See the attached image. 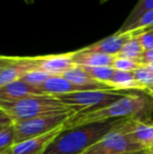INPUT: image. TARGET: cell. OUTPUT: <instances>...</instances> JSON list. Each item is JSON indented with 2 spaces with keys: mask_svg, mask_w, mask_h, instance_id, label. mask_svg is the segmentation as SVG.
<instances>
[{
  "mask_svg": "<svg viewBox=\"0 0 153 154\" xmlns=\"http://www.w3.org/2000/svg\"><path fill=\"white\" fill-rule=\"evenodd\" d=\"M151 105L152 97H148L147 95L143 94L127 93L124 97L106 107L90 111L76 112L64 124V130L74 129L92 123L116 120V119L136 118L148 122L146 112L150 114Z\"/></svg>",
  "mask_w": 153,
  "mask_h": 154,
  "instance_id": "obj_1",
  "label": "cell"
},
{
  "mask_svg": "<svg viewBox=\"0 0 153 154\" xmlns=\"http://www.w3.org/2000/svg\"><path fill=\"white\" fill-rule=\"evenodd\" d=\"M127 119L92 123L63 131L42 154H82L107 133L122 126Z\"/></svg>",
  "mask_w": 153,
  "mask_h": 154,
  "instance_id": "obj_2",
  "label": "cell"
},
{
  "mask_svg": "<svg viewBox=\"0 0 153 154\" xmlns=\"http://www.w3.org/2000/svg\"><path fill=\"white\" fill-rule=\"evenodd\" d=\"M0 110L8 113L14 123L49 114L74 111L54 95H36L16 101L0 102Z\"/></svg>",
  "mask_w": 153,
  "mask_h": 154,
  "instance_id": "obj_3",
  "label": "cell"
},
{
  "mask_svg": "<svg viewBox=\"0 0 153 154\" xmlns=\"http://www.w3.org/2000/svg\"><path fill=\"white\" fill-rule=\"evenodd\" d=\"M127 93L120 90H86L57 95V97L75 112L90 111L106 107L124 97Z\"/></svg>",
  "mask_w": 153,
  "mask_h": 154,
  "instance_id": "obj_4",
  "label": "cell"
},
{
  "mask_svg": "<svg viewBox=\"0 0 153 154\" xmlns=\"http://www.w3.org/2000/svg\"><path fill=\"white\" fill-rule=\"evenodd\" d=\"M76 113L75 111H68L64 113L49 114V116L35 118L32 120L22 121L14 124L15 129V144H19L24 140L44 135L53 130L63 126L66 121Z\"/></svg>",
  "mask_w": 153,
  "mask_h": 154,
  "instance_id": "obj_5",
  "label": "cell"
},
{
  "mask_svg": "<svg viewBox=\"0 0 153 154\" xmlns=\"http://www.w3.org/2000/svg\"><path fill=\"white\" fill-rule=\"evenodd\" d=\"M124 124L107 133L82 154H137L146 152L145 149L136 144L127 133Z\"/></svg>",
  "mask_w": 153,
  "mask_h": 154,
  "instance_id": "obj_6",
  "label": "cell"
},
{
  "mask_svg": "<svg viewBox=\"0 0 153 154\" xmlns=\"http://www.w3.org/2000/svg\"><path fill=\"white\" fill-rule=\"evenodd\" d=\"M33 70H38L37 57H8L0 58V87L21 80Z\"/></svg>",
  "mask_w": 153,
  "mask_h": 154,
  "instance_id": "obj_7",
  "label": "cell"
},
{
  "mask_svg": "<svg viewBox=\"0 0 153 154\" xmlns=\"http://www.w3.org/2000/svg\"><path fill=\"white\" fill-rule=\"evenodd\" d=\"M63 131H65L64 125L60 126L57 129L53 130L44 135L13 145L8 150L0 152V154H42L45 151V149L50 145V143L55 138H57Z\"/></svg>",
  "mask_w": 153,
  "mask_h": 154,
  "instance_id": "obj_8",
  "label": "cell"
},
{
  "mask_svg": "<svg viewBox=\"0 0 153 154\" xmlns=\"http://www.w3.org/2000/svg\"><path fill=\"white\" fill-rule=\"evenodd\" d=\"M124 128L130 137L146 151L153 148V124L136 118H129L124 124Z\"/></svg>",
  "mask_w": 153,
  "mask_h": 154,
  "instance_id": "obj_9",
  "label": "cell"
},
{
  "mask_svg": "<svg viewBox=\"0 0 153 154\" xmlns=\"http://www.w3.org/2000/svg\"><path fill=\"white\" fill-rule=\"evenodd\" d=\"M133 34L131 32H116L115 34L111 35V36L104 38L103 40H100L98 42L90 44L88 46H85L81 48L84 51H93V53H101L105 54V55L109 56H118V53L122 51L124 45L127 42L133 38Z\"/></svg>",
  "mask_w": 153,
  "mask_h": 154,
  "instance_id": "obj_10",
  "label": "cell"
},
{
  "mask_svg": "<svg viewBox=\"0 0 153 154\" xmlns=\"http://www.w3.org/2000/svg\"><path fill=\"white\" fill-rule=\"evenodd\" d=\"M38 70L50 73L51 75H63L67 70L75 66L72 61V51L59 55L38 56Z\"/></svg>",
  "mask_w": 153,
  "mask_h": 154,
  "instance_id": "obj_11",
  "label": "cell"
},
{
  "mask_svg": "<svg viewBox=\"0 0 153 154\" xmlns=\"http://www.w3.org/2000/svg\"><path fill=\"white\" fill-rule=\"evenodd\" d=\"M36 95H46L41 88L33 86L26 82L19 80L11 84L0 87V102L16 101L29 97Z\"/></svg>",
  "mask_w": 153,
  "mask_h": 154,
  "instance_id": "obj_12",
  "label": "cell"
},
{
  "mask_svg": "<svg viewBox=\"0 0 153 154\" xmlns=\"http://www.w3.org/2000/svg\"><path fill=\"white\" fill-rule=\"evenodd\" d=\"M39 88H41V90L46 95H54V97L74 92L86 91V90H96L90 87L79 86L77 84H74L69 80L65 79L63 75H51Z\"/></svg>",
  "mask_w": 153,
  "mask_h": 154,
  "instance_id": "obj_13",
  "label": "cell"
},
{
  "mask_svg": "<svg viewBox=\"0 0 153 154\" xmlns=\"http://www.w3.org/2000/svg\"><path fill=\"white\" fill-rule=\"evenodd\" d=\"M115 56L105 55L93 51H84L82 49L72 51V61L75 65L82 67L112 66Z\"/></svg>",
  "mask_w": 153,
  "mask_h": 154,
  "instance_id": "obj_14",
  "label": "cell"
},
{
  "mask_svg": "<svg viewBox=\"0 0 153 154\" xmlns=\"http://www.w3.org/2000/svg\"><path fill=\"white\" fill-rule=\"evenodd\" d=\"M63 77L65 79L69 80L70 82H72L74 84H77L79 86H85V87H90L92 89L96 90H110L113 89L111 86H109L108 84L105 83H100V82L96 81L87 71L85 70V68L82 66H78L75 65L72 68H70L69 70H67L63 75ZM115 90V89H113Z\"/></svg>",
  "mask_w": 153,
  "mask_h": 154,
  "instance_id": "obj_15",
  "label": "cell"
},
{
  "mask_svg": "<svg viewBox=\"0 0 153 154\" xmlns=\"http://www.w3.org/2000/svg\"><path fill=\"white\" fill-rule=\"evenodd\" d=\"M109 86L115 90L125 91V90H141L145 91L144 87L136 81L133 71H120L115 70L113 77L108 83Z\"/></svg>",
  "mask_w": 153,
  "mask_h": 154,
  "instance_id": "obj_16",
  "label": "cell"
},
{
  "mask_svg": "<svg viewBox=\"0 0 153 154\" xmlns=\"http://www.w3.org/2000/svg\"><path fill=\"white\" fill-rule=\"evenodd\" d=\"M152 10H153V0H139L137 3L134 5V8H132V11L130 12L129 16L125 20V22L120 27L118 32L123 34V32H128V29L132 26V24L137 19L141 18L145 13Z\"/></svg>",
  "mask_w": 153,
  "mask_h": 154,
  "instance_id": "obj_17",
  "label": "cell"
},
{
  "mask_svg": "<svg viewBox=\"0 0 153 154\" xmlns=\"http://www.w3.org/2000/svg\"><path fill=\"white\" fill-rule=\"evenodd\" d=\"M143 53H144V48L142 46L141 42H139V39L137 37H133L129 42H127L124 45L122 51L115 57L126 58V59H130L137 62V60L141 58Z\"/></svg>",
  "mask_w": 153,
  "mask_h": 154,
  "instance_id": "obj_18",
  "label": "cell"
},
{
  "mask_svg": "<svg viewBox=\"0 0 153 154\" xmlns=\"http://www.w3.org/2000/svg\"><path fill=\"white\" fill-rule=\"evenodd\" d=\"M150 29H153V10L145 13L141 18L137 19L132 24V26L128 29V32H131L133 36L137 37Z\"/></svg>",
  "mask_w": 153,
  "mask_h": 154,
  "instance_id": "obj_19",
  "label": "cell"
},
{
  "mask_svg": "<svg viewBox=\"0 0 153 154\" xmlns=\"http://www.w3.org/2000/svg\"><path fill=\"white\" fill-rule=\"evenodd\" d=\"M85 70L100 83L108 84L111 78L115 72V69L112 66H99V67H84Z\"/></svg>",
  "mask_w": 153,
  "mask_h": 154,
  "instance_id": "obj_20",
  "label": "cell"
},
{
  "mask_svg": "<svg viewBox=\"0 0 153 154\" xmlns=\"http://www.w3.org/2000/svg\"><path fill=\"white\" fill-rule=\"evenodd\" d=\"M15 143L14 125L0 128V152L8 150Z\"/></svg>",
  "mask_w": 153,
  "mask_h": 154,
  "instance_id": "obj_21",
  "label": "cell"
},
{
  "mask_svg": "<svg viewBox=\"0 0 153 154\" xmlns=\"http://www.w3.org/2000/svg\"><path fill=\"white\" fill-rule=\"evenodd\" d=\"M136 81L144 87L145 91H147L149 88L153 87V72L145 66H141L136 70L133 71Z\"/></svg>",
  "mask_w": 153,
  "mask_h": 154,
  "instance_id": "obj_22",
  "label": "cell"
},
{
  "mask_svg": "<svg viewBox=\"0 0 153 154\" xmlns=\"http://www.w3.org/2000/svg\"><path fill=\"white\" fill-rule=\"evenodd\" d=\"M50 77H51L50 73L45 72V71L33 70L27 73V75H25L21 80L26 82V83L31 84V85L36 86V87H40V86L42 85L43 83H45Z\"/></svg>",
  "mask_w": 153,
  "mask_h": 154,
  "instance_id": "obj_23",
  "label": "cell"
},
{
  "mask_svg": "<svg viewBox=\"0 0 153 154\" xmlns=\"http://www.w3.org/2000/svg\"><path fill=\"white\" fill-rule=\"evenodd\" d=\"M112 67L115 70H120V71H134L137 68H139L141 65H139V63H137L136 61H133V60L126 59V58L115 57Z\"/></svg>",
  "mask_w": 153,
  "mask_h": 154,
  "instance_id": "obj_24",
  "label": "cell"
},
{
  "mask_svg": "<svg viewBox=\"0 0 153 154\" xmlns=\"http://www.w3.org/2000/svg\"><path fill=\"white\" fill-rule=\"evenodd\" d=\"M137 38L139 39L144 51H153V29L143 32L137 36Z\"/></svg>",
  "mask_w": 153,
  "mask_h": 154,
  "instance_id": "obj_25",
  "label": "cell"
},
{
  "mask_svg": "<svg viewBox=\"0 0 153 154\" xmlns=\"http://www.w3.org/2000/svg\"><path fill=\"white\" fill-rule=\"evenodd\" d=\"M137 63H139L141 66H145V65H149L153 63V51H144L143 55L141 56Z\"/></svg>",
  "mask_w": 153,
  "mask_h": 154,
  "instance_id": "obj_26",
  "label": "cell"
},
{
  "mask_svg": "<svg viewBox=\"0 0 153 154\" xmlns=\"http://www.w3.org/2000/svg\"><path fill=\"white\" fill-rule=\"evenodd\" d=\"M14 124H15L14 121L12 120V118H11L8 113H5L4 111L0 110V128L8 127V126H13Z\"/></svg>",
  "mask_w": 153,
  "mask_h": 154,
  "instance_id": "obj_27",
  "label": "cell"
},
{
  "mask_svg": "<svg viewBox=\"0 0 153 154\" xmlns=\"http://www.w3.org/2000/svg\"><path fill=\"white\" fill-rule=\"evenodd\" d=\"M151 97V95H150ZM149 123L153 124V97H152V105H151V109H150V114H149Z\"/></svg>",
  "mask_w": 153,
  "mask_h": 154,
  "instance_id": "obj_28",
  "label": "cell"
},
{
  "mask_svg": "<svg viewBox=\"0 0 153 154\" xmlns=\"http://www.w3.org/2000/svg\"><path fill=\"white\" fill-rule=\"evenodd\" d=\"M148 93V94L149 95H151V97H153V87H151V88H149V89L147 90V91H146Z\"/></svg>",
  "mask_w": 153,
  "mask_h": 154,
  "instance_id": "obj_29",
  "label": "cell"
},
{
  "mask_svg": "<svg viewBox=\"0 0 153 154\" xmlns=\"http://www.w3.org/2000/svg\"><path fill=\"white\" fill-rule=\"evenodd\" d=\"M145 67H147L149 70H151L153 72V63H152V64H149V65H145Z\"/></svg>",
  "mask_w": 153,
  "mask_h": 154,
  "instance_id": "obj_30",
  "label": "cell"
},
{
  "mask_svg": "<svg viewBox=\"0 0 153 154\" xmlns=\"http://www.w3.org/2000/svg\"><path fill=\"white\" fill-rule=\"evenodd\" d=\"M23 1H24L25 3H27V4H33L34 2H35V0H23Z\"/></svg>",
  "mask_w": 153,
  "mask_h": 154,
  "instance_id": "obj_31",
  "label": "cell"
},
{
  "mask_svg": "<svg viewBox=\"0 0 153 154\" xmlns=\"http://www.w3.org/2000/svg\"><path fill=\"white\" fill-rule=\"evenodd\" d=\"M107 1H109V0H100V3L103 4V3H105V2H107Z\"/></svg>",
  "mask_w": 153,
  "mask_h": 154,
  "instance_id": "obj_32",
  "label": "cell"
},
{
  "mask_svg": "<svg viewBox=\"0 0 153 154\" xmlns=\"http://www.w3.org/2000/svg\"><path fill=\"white\" fill-rule=\"evenodd\" d=\"M146 153H147V154H153V150H148Z\"/></svg>",
  "mask_w": 153,
  "mask_h": 154,
  "instance_id": "obj_33",
  "label": "cell"
},
{
  "mask_svg": "<svg viewBox=\"0 0 153 154\" xmlns=\"http://www.w3.org/2000/svg\"><path fill=\"white\" fill-rule=\"evenodd\" d=\"M150 150H153V148H152V149H150ZM146 152H147V151H146Z\"/></svg>",
  "mask_w": 153,
  "mask_h": 154,
  "instance_id": "obj_34",
  "label": "cell"
}]
</instances>
